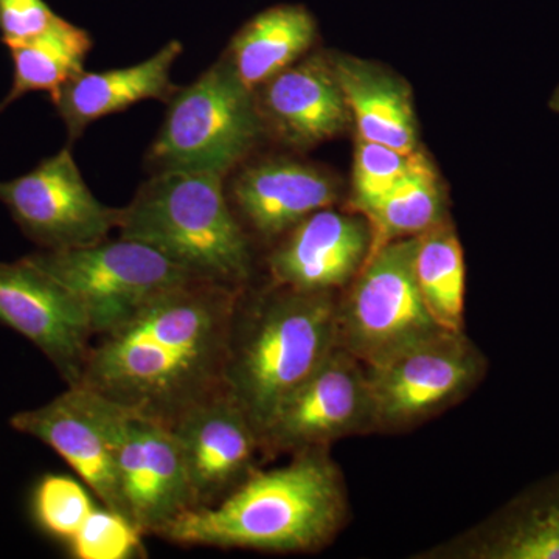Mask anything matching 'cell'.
Segmentation results:
<instances>
[{
  "label": "cell",
  "mask_w": 559,
  "mask_h": 559,
  "mask_svg": "<svg viewBox=\"0 0 559 559\" xmlns=\"http://www.w3.org/2000/svg\"><path fill=\"white\" fill-rule=\"evenodd\" d=\"M242 289L193 278L165 290L117 329L94 337L76 385L171 426L226 390Z\"/></svg>",
  "instance_id": "6da1fadb"
},
{
  "label": "cell",
  "mask_w": 559,
  "mask_h": 559,
  "mask_svg": "<svg viewBox=\"0 0 559 559\" xmlns=\"http://www.w3.org/2000/svg\"><path fill=\"white\" fill-rule=\"evenodd\" d=\"M345 513L340 469L320 448L282 468L253 471L227 498L187 511L157 536L187 547L308 554L336 536Z\"/></svg>",
  "instance_id": "7a4b0ae2"
},
{
  "label": "cell",
  "mask_w": 559,
  "mask_h": 559,
  "mask_svg": "<svg viewBox=\"0 0 559 559\" xmlns=\"http://www.w3.org/2000/svg\"><path fill=\"white\" fill-rule=\"evenodd\" d=\"M336 293L271 283L248 300L242 289L231 325L224 389L259 436L290 393L329 359L337 344Z\"/></svg>",
  "instance_id": "3957f363"
},
{
  "label": "cell",
  "mask_w": 559,
  "mask_h": 559,
  "mask_svg": "<svg viewBox=\"0 0 559 559\" xmlns=\"http://www.w3.org/2000/svg\"><path fill=\"white\" fill-rule=\"evenodd\" d=\"M224 179L212 173L151 176L120 209V237L156 249L194 278L248 288L252 246Z\"/></svg>",
  "instance_id": "277c9868"
},
{
  "label": "cell",
  "mask_w": 559,
  "mask_h": 559,
  "mask_svg": "<svg viewBox=\"0 0 559 559\" xmlns=\"http://www.w3.org/2000/svg\"><path fill=\"white\" fill-rule=\"evenodd\" d=\"M263 134L255 95L221 57L173 95L146 153V167L153 175L212 173L226 178L248 160Z\"/></svg>",
  "instance_id": "5b68a950"
},
{
  "label": "cell",
  "mask_w": 559,
  "mask_h": 559,
  "mask_svg": "<svg viewBox=\"0 0 559 559\" xmlns=\"http://www.w3.org/2000/svg\"><path fill=\"white\" fill-rule=\"evenodd\" d=\"M417 238L389 242L371 253L340 300L337 344L367 369L380 367L441 331L415 278Z\"/></svg>",
  "instance_id": "8992f818"
},
{
  "label": "cell",
  "mask_w": 559,
  "mask_h": 559,
  "mask_svg": "<svg viewBox=\"0 0 559 559\" xmlns=\"http://www.w3.org/2000/svg\"><path fill=\"white\" fill-rule=\"evenodd\" d=\"M24 259L75 296L95 337L127 322L165 290L194 278L156 249L121 237L84 248L40 249Z\"/></svg>",
  "instance_id": "52a82bcc"
},
{
  "label": "cell",
  "mask_w": 559,
  "mask_h": 559,
  "mask_svg": "<svg viewBox=\"0 0 559 559\" xmlns=\"http://www.w3.org/2000/svg\"><path fill=\"white\" fill-rule=\"evenodd\" d=\"M100 400L124 518L143 536H157L198 507L178 440L170 426Z\"/></svg>",
  "instance_id": "ba28073f"
},
{
  "label": "cell",
  "mask_w": 559,
  "mask_h": 559,
  "mask_svg": "<svg viewBox=\"0 0 559 559\" xmlns=\"http://www.w3.org/2000/svg\"><path fill=\"white\" fill-rule=\"evenodd\" d=\"M367 370L373 430L399 432L465 399L484 378L487 360L463 331H441L389 362Z\"/></svg>",
  "instance_id": "9c48e42d"
},
{
  "label": "cell",
  "mask_w": 559,
  "mask_h": 559,
  "mask_svg": "<svg viewBox=\"0 0 559 559\" xmlns=\"http://www.w3.org/2000/svg\"><path fill=\"white\" fill-rule=\"evenodd\" d=\"M369 430H373L369 370L347 349L337 347L280 404L261 430V455L271 459L320 450Z\"/></svg>",
  "instance_id": "30bf717a"
},
{
  "label": "cell",
  "mask_w": 559,
  "mask_h": 559,
  "mask_svg": "<svg viewBox=\"0 0 559 559\" xmlns=\"http://www.w3.org/2000/svg\"><path fill=\"white\" fill-rule=\"evenodd\" d=\"M0 202L22 234L43 250L97 245L119 224L120 209L94 197L70 146L27 175L0 182Z\"/></svg>",
  "instance_id": "8fae6325"
},
{
  "label": "cell",
  "mask_w": 559,
  "mask_h": 559,
  "mask_svg": "<svg viewBox=\"0 0 559 559\" xmlns=\"http://www.w3.org/2000/svg\"><path fill=\"white\" fill-rule=\"evenodd\" d=\"M0 322L40 349L76 385L94 341L90 318L66 286L31 261L0 263Z\"/></svg>",
  "instance_id": "7c38bea8"
},
{
  "label": "cell",
  "mask_w": 559,
  "mask_h": 559,
  "mask_svg": "<svg viewBox=\"0 0 559 559\" xmlns=\"http://www.w3.org/2000/svg\"><path fill=\"white\" fill-rule=\"evenodd\" d=\"M170 428L198 507L221 502L259 469V430L226 390L191 407Z\"/></svg>",
  "instance_id": "4fadbf2b"
},
{
  "label": "cell",
  "mask_w": 559,
  "mask_h": 559,
  "mask_svg": "<svg viewBox=\"0 0 559 559\" xmlns=\"http://www.w3.org/2000/svg\"><path fill=\"white\" fill-rule=\"evenodd\" d=\"M370 248L369 221L362 215L318 210L275 245L267 259L271 283L308 293H336L359 274Z\"/></svg>",
  "instance_id": "5bb4252c"
},
{
  "label": "cell",
  "mask_w": 559,
  "mask_h": 559,
  "mask_svg": "<svg viewBox=\"0 0 559 559\" xmlns=\"http://www.w3.org/2000/svg\"><path fill=\"white\" fill-rule=\"evenodd\" d=\"M10 426L50 447L94 491L103 507L124 516L112 444L97 393L70 385L50 403L14 414Z\"/></svg>",
  "instance_id": "9a60e30c"
},
{
  "label": "cell",
  "mask_w": 559,
  "mask_h": 559,
  "mask_svg": "<svg viewBox=\"0 0 559 559\" xmlns=\"http://www.w3.org/2000/svg\"><path fill=\"white\" fill-rule=\"evenodd\" d=\"M226 187L227 198L246 234L277 241L301 219L331 207L340 198L336 182L314 165L267 157L246 164Z\"/></svg>",
  "instance_id": "2e32d148"
},
{
  "label": "cell",
  "mask_w": 559,
  "mask_h": 559,
  "mask_svg": "<svg viewBox=\"0 0 559 559\" xmlns=\"http://www.w3.org/2000/svg\"><path fill=\"white\" fill-rule=\"evenodd\" d=\"M255 95L264 132L307 150L341 135L352 116L330 57L314 55L264 83Z\"/></svg>",
  "instance_id": "e0dca14e"
},
{
  "label": "cell",
  "mask_w": 559,
  "mask_h": 559,
  "mask_svg": "<svg viewBox=\"0 0 559 559\" xmlns=\"http://www.w3.org/2000/svg\"><path fill=\"white\" fill-rule=\"evenodd\" d=\"M182 51V44L173 39L148 60L130 68L105 72L83 70L50 95V100L68 130L69 146L94 121L127 110L140 102H170L173 95L179 91V86L173 83L171 70Z\"/></svg>",
  "instance_id": "ac0fdd59"
},
{
  "label": "cell",
  "mask_w": 559,
  "mask_h": 559,
  "mask_svg": "<svg viewBox=\"0 0 559 559\" xmlns=\"http://www.w3.org/2000/svg\"><path fill=\"white\" fill-rule=\"evenodd\" d=\"M358 139L401 153L418 150L417 119L409 86L373 62L331 55Z\"/></svg>",
  "instance_id": "d6986e66"
},
{
  "label": "cell",
  "mask_w": 559,
  "mask_h": 559,
  "mask_svg": "<svg viewBox=\"0 0 559 559\" xmlns=\"http://www.w3.org/2000/svg\"><path fill=\"white\" fill-rule=\"evenodd\" d=\"M318 22L310 10L282 3L261 11L231 38L224 60L242 86L255 92L311 49Z\"/></svg>",
  "instance_id": "ffe728a7"
},
{
  "label": "cell",
  "mask_w": 559,
  "mask_h": 559,
  "mask_svg": "<svg viewBox=\"0 0 559 559\" xmlns=\"http://www.w3.org/2000/svg\"><path fill=\"white\" fill-rule=\"evenodd\" d=\"M94 46L91 33L55 17L46 31L10 44L14 75L9 95L0 103V112L31 92H55L84 70Z\"/></svg>",
  "instance_id": "44dd1931"
},
{
  "label": "cell",
  "mask_w": 559,
  "mask_h": 559,
  "mask_svg": "<svg viewBox=\"0 0 559 559\" xmlns=\"http://www.w3.org/2000/svg\"><path fill=\"white\" fill-rule=\"evenodd\" d=\"M469 554L485 559H559V476L513 502Z\"/></svg>",
  "instance_id": "7402d4cb"
},
{
  "label": "cell",
  "mask_w": 559,
  "mask_h": 559,
  "mask_svg": "<svg viewBox=\"0 0 559 559\" xmlns=\"http://www.w3.org/2000/svg\"><path fill=\"white\" fill-rule=\"evenodd\" d=\"M362 216L371 230L369 255L389 242L418 237L447 218L443 190L428 157L418 150L406 178Z\"/></svg>",
  "instance_id": "603a6c76"
},
{
  "label": "cell",
  "mask_w": 559,
  "mask_h": 559,
  "mask_svg": "<svg viewBox=\"0 0 559 559\" xmlns=\"http://www.w3.org/2000/svg\"><path fill=\"white\" fill-rule=\"evenodd\" d=\"M415 238L414 271L423 301L441 329L460 333L465 316L466 270L457 234L444 218Z\"/></svg>",
  "instance_id": "cb8c5ba5"
},
{
  "label": "cell",
  "mask_w": 559,
  "mask_h": 559,
  "mask_svg": "<svg viewBox=\"0 0 559 559\" xmlns=\"http://www.w3.org/2000/svg\"><path fill=\"white\" fill-rule=\"evenodd\" d=\"M417 151L401 153L381 143L358 139L353 165L352 209L364 215L395 189L409 173Z\"/></svg>",
  "instance_id": "d4e9b609"
},
{
  "label": "cell",
  "mask_w": 559,
  "mask_h": 559,
  "mask_svg": "<svg viewBox=\"0 0 559 559\" xmlns=\"http://www.w3.org/2000/svg\"><path fill=\"white\" fill-rule=\"evenodd\" d=\"M94 509L86 489L68 476L43 477L33 495V514L39 527L68 543Z\"/></svg>",
  "instance_id": "484cf974"
},
{
  "label": "cell",
  "mask_w": 559,
  "mask_h": 559,
  "mask_svg": "<svg viewBox=\"0 0 559 559\" xmlns=\"http://www.w3.org/2000/svg\"><path fill=\"white\" fill-rule=\"evenodd\" d=\"M142 533L116 511L94 509L70 540L79 559H128L146 557Z\"/></svg>",
  "instance_id": "4316f807"
},
{
  "label": "cell",
  "mask_w": 559,
  "mask_h": 559,
  "mask_svg": "<svg viewBox=\"0 0 559 559\" xmlns=\"http://www.w3.org/2000/svg\"><path fill=\"white\" fill-rule=\"evenodd\" d=\"M58 14L44 0H0V35L5 46L46 31Z\"/></svg>",
  "instance_id": "83f0119b"
},
{
  "label": "cell",
  "mask_w": 559,
  "mask_h": 559,
  "mask_svg": "<svg viewBox=\"0 0 559 559\" xmlns=\"http://www.w3.org/2000/svg\"><path fill=\"white\" fill-rule=\"evenodd\" d=\"M549 108L555 110V112H559V86L557 90H555L554 95L550 97Z\"/></svg>",
  "instance_id": "f1b7e54d"
}]
</instances>
